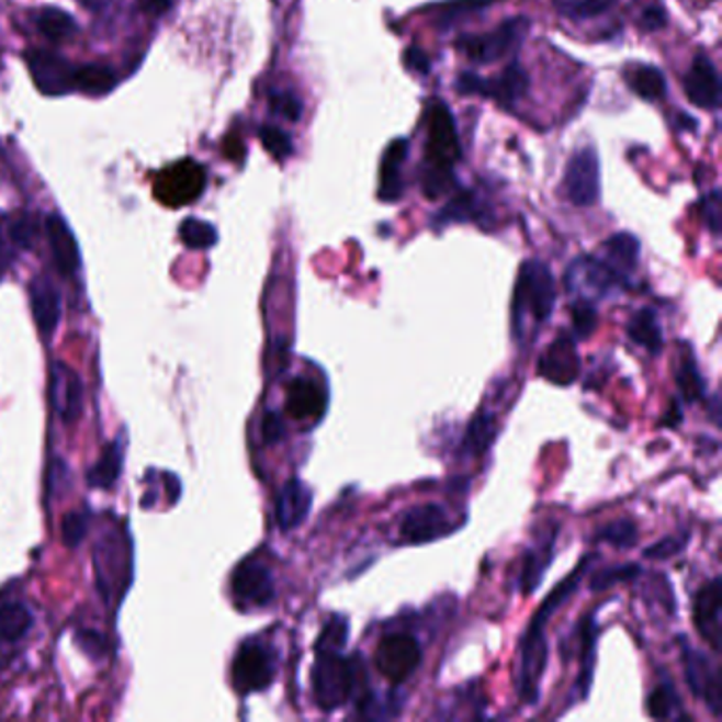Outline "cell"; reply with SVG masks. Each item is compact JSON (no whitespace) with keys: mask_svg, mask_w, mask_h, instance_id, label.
I'll return each instance as SVG.
<instances>
[{"mask_svg":"<svg viewBox=\"0 0 722 722\" xmlns=\"http://www.w3.org/2000/svg\"><path fill=\"white\" fill-rule=\"evenodd\" d=\"M585 564L583 562L576 572L568 576L544 602H542L539 612L534 614L530 628L523 633L521 638V646H519V680H517V691L523 703L534 706L541 699V685L544 669H546V659H549V646H546V638H544V628L546 621L562 608V603L571 600L583 578L585 572Z\"/></svg>","mask_w":722,"mask_h":722,"instance_id":"6da1fadb","label":"cell"},{"mask_svg":"<svg viewBox=\"0 0 722 722\" xmlns=\"http://www.w3.org/2000/svg\"><path fill=\"white\" fill-rule=\"evenodd\" d=\"M460 159V138L452 111L441 100L426 109V163L421 172L424 195L437 200L452 191L453 166Z\"/></svg>","mask_w":722,"mask_h":722,"instance_id":"7a4b0ae2","label":"cell"},{"mask_svg":"<svg viewBox=\"0 0 722 722\" xmlns=\"http://www.w3.org/2000/svg\"><path fill=\"white\" fill-rule=\"evenodd\" d=\"M555 307V280L541 261H526L517 275L512 295V325L521 339L534 327L549 320Z\"/></svg>","mask_w":722,"mask_h":722,"instance_id":"3957f363","label":"cell"},{"mask_svg":"<svg viewBox=\"0 0 722 722\" xmlns=\"http://www.w3.org/2000/svg\"><path fill=\"white\" fill-rule=\"evenodd\" d=\"M312 687L320 710L332 712L343 708L357 689L354 663L346 659L341 651H318L312 669Z\"/></svg>","mask_w":722,"mask_h":722,"instance_id":"277c9868","label":"cell"},{"mask_svg":"<svg viewBox=\"0 0 722 722\" xmlns=\"http://www.w3.org/2000/svg\"><path fill=\"white\" fill-rule=\"evenodd\" d=\"M528 29L530 24L526 18H511L485 34L460 36L455 49L475 64H492L515 52L523 43Z\"/></svg>","mask_w":722,"mask_h":722,"instance_id":"5b68a950","label":"cell"},{"mask_svg":"<svg viewBox=\"0 0 722 722\" xmlns=\"http://www.w3.org/2000/svg\"><path fill=\"white\" fill-rule=\"evenodd\" d=\"M455 90L464 95H487L496 100L500 106L511 109L519 100L526 98L530 90V77L521 61L512 60L498 77L485 79L477 72H462L455 81Z\"/></svg>","mask_w":722,"mask_h":722,"instance_id":"8992f818","label":"cell"},{"mask_svg":"<svg viewBox=\"0 0 722 722\" xmlns=\"http://www.w3.org/2000/svg\"><path fill=\"white\" fill-rule=\"evenodd\" d=\"M568 291L578 295V300L591 302L598 297H608L628 286V278L612 270L602 259L578 257L566 271Z\"/></svg>","mask_w":722,"mask_h":722,"instance_id":"52a82bcc","label":"cell"},{"mask_svg":"<svg viewBox=\"0 0 722 722\" xmlns=\"http://www.w3.org/2000/svg\"><path fill=\"white\" fill-rule=\"evenodd\" d=\"M420 663V642L411 633H388L380 640L375 667L391 685H403Z\"/></svg>","mask_w":722,"mask_h":722,"instance_id":"ba28073f","label":"cell"},{"mask_svg":"<svg viewBox=\"0 0 722 722\" xmlns=\"http://www.w3.org/2000/svg\"><path fill=\"white\" fill-rule=\"evenodd\" d=\"M562 187L566 198L578 208L594 206L600 200V159L594 147H583L572 155Z\"/></svg>","mask_w":722,"mask_h":722,"instance_id":"9c48e42d","label":"cell"},{"mask_svg":"<svg viewBox=\"0 0 722 722\" xmlns=\"http://www.w3.org/2000/svg\"><path fill=\"white\" fill-rule=\"evenodd\" d=\"M275 676V657L261 640H246L234 659V685L238 691H266Z\"/></svg>","mask_w":722,"mask_h":722,"instance_id":"30bf717a","label":"cell"},{"mask_svg":"<svg viewBox=\"0 0 722 722\" xmlns=\"http://www.w3.org/2000/svg\"><path fill=\"white\" fill-rule=\"evenodd\" d=\"M206 187V172L195 161H179L172 168H168L157 182L155 193L157 198L174 208H181L184 204L198 200Z\"/></svg>","mask_w":722,"mask_h":722,"instance_id":"8fae6325","label":"cell"},{"mask_svg":"<svg viewBox=\"0 0 722 722\" xmlns=\"http://www.w3.org/2000/svg\"><path fill=\"white\" fill-rule=\"evenodd\" d=\"M682 665L685 678L695 697L706 701V706L719 717L722 706L721 669L717 663L710 662L703 653L695 651L687 642H682Z\"/></svg>","mask_w":722,"mask_h":722,"instance_id":"7c38bea8","label":"cell"},{"mask_svg":"<svg viewBox=\"0 0 722 722\" xmlns=\"http://www.w3.org/2000/svg\"><path fill=\"white\" fill-rule=\"evenodd\" d=\"M234 598L244 606H268L275 598V583L270 566L259 557H248L234 572Z\"/></svg>","mask_w":722,"mask_h":722,"instance_id":"4fadbf2b","label":"cell"},{"mask_svg":"<svg viewBox=\"0 0 722 722\" xmlns=\"http://www.w3.org/2000/svg\"><path fill=\"white\" fill-rule=\"evenodd\" d=\"M452 530L450 515L437 503L418 505L401 517V541L409 544L435 541Z\"/></svg>","mask_w":722,"mask_h":722,"instance_id":"5bb4252c","label":"cell"},{"mask_svg":"<svg viewBox=\"0 0 722 722\" xmlns=\"http://www.w3.org/2000/svg\"><path fill=\"white\" fill-rule=\"evenodd\" d=\"M692 621L697 632L710 646L721 653L722 640V587L721 578L714 576L710 583H706L699 594L695 596L692 603Z\"/></svg>","mask_w":722,"mask_h":722,"instance_id":"9a60e30c","label":"cell"},{"mask_svg":"<svg viewBox=\"0 0 722 722\" xmlns=\"http://www.w3.org/2000/svg\"><path fill=\"white\" fill-rule=\"evenodd\" d=\"M685 93L697 109L714 111L721 106L722 81L714 61L706 54L695 56L691 68L685 75Z\"/></svg>","mask_w":722,"mask_h":722,"instance_id":"2e32d148","label":"cell"},{"mask_svg":"<svg viewBox=\"0 0 722 722\" xmlns=\"http://www.w3.org/2000/svg\"><path fill=\"white\" fill-rule=\"evenodd\" d=\"M32 81L45 95H64L75 90V68L52 52H31Z\"/></svg>","mask_w":722,"mask_h":722,"instance_id":"e0dca14e","label":"cell"},{"mask_svg":"<svg viewBox=\"0 0 722 722\" xmlns=\"http://www.w3.org/2000/svg\"><path fill=\"white\" fill-rule=\"evenodd\" d=\"M539 375L555 386H571L580 375V359L571 337H557L539 359Z\"/></svg>","mask_w":722,"mask_h":722,"instance_id":"ac0fdd59","label":"cell"},{"mask_svg":"<svg viewBox=\"0 0 722 722\" xmlns=\"http://www.w3.org/2000/svg\"><path fill=\"white\" fill-rule=\"evenodd\" d=\"M329 407V392L312 380L295 377L286 388V414L293 420H320Z\"/></svg>","mask_w":722,"mask_h":722,"instance_id":"d6986e66","label":"cell"},{"mask_svg":"<svg viewBox=\"0 0 722 722\" xmlns=\"http://www.w3.org/2000/svg\"><path fill=\"white\" fill-rule=\"evenodd\" d=\"M52 405L64 421H75L83 409V384L75 369L64 362L52 366Z\"/></svg>","mask_w":722,"mask_h":722,"instance_id":"ffe728a7","label":"cell"},{"mask_svg":"<svg viewBox=\"0 0 722 722\" xmlns=\"http://www.w3.org/2000/svg\"><path fill=\"white\" fill-rule=\"evenodd\" d=\"M312 498H314V494L305 483L300 480L286 482L282 492L278 494V503H275V519H278L280 530L291 532V530L300 528L309 515Z\"/></svg>","mask_w":722,"mask_h":722,"instance_id":"44dd1931","label":"cell"},{"mask_svg":"<svg viewBox=\"0 0 722 722\" xmlns=\"http://www.w3.org/2000/svg\"><path fill=\"white\" fill-rule=\"evenodd\" d=\"M31 305L38 331L43 335L56 331L61 314L60 293L47 275H38L32 280Z\"/></svg>","mask_w":722,"mask_h":722,"instance_id":"7402d4cb","label":"cell"},{"mask_svg":"<svg viewBox=\"0 0 722 722\" xmlns=\"http://www.w3.org/2000/svg\"><path fill=\"white\" fill-rule=\"evenodd\" d=\"M45 232L58 270L64 275H72L81 266V252L68 223L60 214H49L45 221Z\"/></svg>","mask_w":722,"mask_h":722,"instance_id":"603a6c76","label":"cell"},{"mask_svg":"<svg viewBox=\"0 0 722 722\" xmlns=\"http://www.w3.org/2000/svg\"><path fill=\"white\" fill-rule=\"evenodd\" d=\"M409 153V143L405 138H396L384 151L380 163V200L386 204H394L403 198V163Z\"/></svg>","mask_w":722,"mask_h":722,"instance_id":"cb8c5ba5","label":"cell"},{"mask_svg":"<svg viewBox=\"0 0 722 722\" xmlns=\"http://www.w3.org/2000/svg\"><path fill=\"white\" fill-rule=\"evenodd\" d=\"M555 539H557V528H553V532L546 534L544 541L537 542V546H532L526 557H523V566H521V591L523 596L534 594L541 587L544 572L549 568V564L553 562V551H555Z\"/></svg>","mask_w":722,"mask_h":722,"instance_id":"d4e9b609","label":"cell"},{"mask_svg":"<svg viewBox=\"0 0 722 722\" xmlns=\"http://www.w3.org/2000/svg\"><path fill=\"white\" fill-rule=\"evenodd\" d=\"M602 248V261H606L617 273H621L623 278H628L638 268L640 240L633 234H628V232L614 234L603 241Z\"/></svg>","mask_w":722,"mask_h":722,"instance_id":"484cf974","label":"cell"},{"mask_svg":"<svg viewBox=\"0 0 722 722\" xmlns=\"http://www.w3.org/2000/svg\"><path fill=\"white\" fill-rule=\"evenodd\" d=\"M628 88L642 100L657 102L667 93V81L662 70L651 64H633L625 70Z\"/></svg>","mask_w":722,"mask_h":722,"instance_id":"4316f807","label":"cell"},{"mask_svg":"<svg viewBox=\"0 0 722 722\" xmlns=\"http://www.w3.org/2000/svg\"><path fill=\"white\" fill-rule=\"evenodd\" d=\"M628 335L638 346L646 348L651 354H659L663 348V329L659 316L653 307H642L628 323Z\"/></svg>","mask_w":722,"mask_h":722,"instance_id":"83f0119b","label":"cell"},{"mask_svg":"<svg viewBox=\"0 0 722 722\" xmlns=\"http://www.w3.org/2000/svg\"><path fill=\"white\" fill-rule=\"evenodd\" d=\"M580 659H583V665H580V674H578V680H576V689H578V697L585 699L589 695V689H591V682H594V665H596V640H598V628H596V619L594 614L585 617L583 619V628H580Z\"/></svg>","mask_w":722,"mask_h":722,"instance_id":"f1b7e54d","label":"cell"},{"mask_svg":"<svg viewBox=\"0 0 722 722\" xmlns=\"http://www.w3.org/2000/svg\"><path fill=\"white\" fill-rule=\"evenodd\" d=\"M31 608L20 600H2L0 602V640L18 642L31 632Z\"/></svg>","mask_w":722,"mask_h":722,"instance_id":"f546056e","label":"cell"},{"mask_svg":"<svg viewBox=\"0 0 722 722\" xmlns=\"http://www.w3.org/2000/svg\"><path fill=\"white\" fill-rule=\"evenodd\" d=\"M117 86V77L109 66L88 64L75 70V88L90 95H104Z\"/></svg>","mask_w":722,"mask_h":722,"instance_id":"4dcf8cb0","label":"cell"},{"mask_svg":"<svg viewBox=\"0 0 722 722\" xmlns=\"http://www.w3.org/2000/svg\"><path fill=\"white\" fill-rule=\"evenodd\" d=\"M496 432H498V428H496L494 416L487 414V411H480L471 421L469 430H466L462 450L466 453H473V455H482L496 441Z\"/></svg>","mask_w":722,"mask_h":722,"instance_id":"1f68e13d","label":"cell"},{"mask_svg":"<svg viewBox=\"0 0 722 722\" xmlns=\"http://www.w3.org/2000/svg\"><path fill=\"white\" fill-rule=\"evenodd\" d=\"M487 7H489V0H452L437 9L432 22L437 29L450 31L455 24L464 22L466 18L483 13Z\"/></svg>","mask_w":722,"mask_h":722,"instance_id":"d6a6232c","label":"cell"},{"mask_svg":"<svg viewBox=\"0 0 722 722\" xmlns=\"http://www.w3.org/2000/svg\"><path fill=\"white\" fill-rule=\"evenodd\" d=\"M36 26L49 41H56V43L72 38V34L77 32V24H75L72 15H68L66 11L56 9V7L41 9L36 15Z\"/></svg>","mask_w":722,"mask_h":722,"instance_id":"836d02e7","label":"cell"},{"mask_svg":"<svg viewBox=\"0 0 722 722\" xmlns=\"http://www.w3.org/2000/svg\"><path fill=\"white\" fill-rule=\"evenodd\" d=\"M121 462H123V458H121L120 443L113 441L104 448L100 460L93 464V469L88 475L91 487H104V489L113 487V483L117 482V477H120Z\"/></svg>","mask_w":722,"mask_h":722,"instance_id":"e575fe53","label":"cell"},{"mask_svg":"<svg viewBox=\"0 0 722 722\" xmlns=\"http://www.w3.org/2000/svg\"><path fill=\"white\" fill-rule=\"evenodd\" d=\"M614 2L617 0H551L553 9L560 15L571 18L574 22L600 18V15L608 13L614 7Z\"/></svg>","mask_w":722,"mask_h":722,"instance_id":"d590c367","label":"cell"},{"mask_svg":"<svg viewBox=\"0 0 722 722\" xmlns=\"http://www.w3.org/2000/svg\"><path fill=\"white\" fill-rule=\"evenodd\" d=\"M676 384H678V391L685 396V401L689 403H695L703 396L706 392V382L697 369V362L692 359L691 350H685L682 352V361H680V366L676 369Z\"/></svg>","mask_w":722,"mask_h":722,"instance_id":"8d00e7d4","label":"cell"},{"mask_svg":"<svg viewBox=\"0 0 722 722\" xmlns=\"http://www.w3.org/2000/svg\"><path fill=\"white\" fill-rule=\"evenodd\" d=\"M458 221H483L482 204L469 191L453 198L452 202L437 216V223H443V225L458 223Z\"/></svg>","mask_w":722,"mask_h":722,"instance_id":"74e56055","label":"cell"},{"mask_svg":"<svg viewBox=\"0 0 722 722\" xmlns=\"http://www.w3.org/2000/svg\"><path fill=\"white\" fill-rule=\"evenodd\" d=\"M646 708L653 719H659V721L672 719L676 714V710L680 708V699H678L674 685L669 680H662L651 692Z\"/></svg>","mask_w":722,"mask_h":722,"instance_id":"f35d334b","label":"cell"},{"mask_svg":"<svg viewBox=\"0 0 722 722\" xmlns=\"http://www.w3.org/2000/svg\"><path fill=\"white\" fill-rule=\"evenodd\" d=\"M181 240L184 246L193 250H202V248H211L218 241V232L206 221L184 218L181 225Z\"/></svg>","mask_w":722,"mask_h":722,"instance_id":"ab89813d","label":"cell"},{"mask_svg":"<svg viewBox=\"0 0 722 722\" xmlns=\"http://www.w3.org/2000/svg\"><path fill=\"white\" fill-rule=\"evenodd\" d=\"M598 539L614 549H630L638 542V526L630 519H617L603 526L598 532Z\"/></svg>","mask_w":722,"mask_h":722,"instance_id":"60d3db41","label":"cell"},{"mask_svg":"<svg viewBox=\"0 0 722 722\" xmlns=\"http://www.w3.org/2000/svg\"><path fill=\"white\" fill-rule=\"evenodd\" d=\"M348 635H350V625L343 617H332L331 621L325 625V630L320 633L318 642H316V653L318 651H343L348 644Z\"/></svg>","mask_w":722,"mask_h":722,"instance_id":"b9f144b4","label":"cell"},{"mask_svg":"<svg viewBox=\"0 0 722 722\" xmlns=\"http://www.w3.org/2000/svg\"><path fill=\"white\" fill-rule=\"evenodd\" d=\"M640 574V566L638 564H621V566H612L602 572H596L591 576V589L594 591H602V589H610L617 583H628L633 580Z\"/></svg>","mask_w":722,"mask_h":722,"instance_id":"7bdbcfd3","label":"cell"},{"mask_svg":"<svg viewBox=\"0 0 722 722\" xmlns=\"http://www.w3.org/2000/svg\"><path fill=\"white\" fill-rule=\"evenodd\" d=\"M572 327H574V335L585 339L591 332L596 331L598 327V309L594 307V303L585 302V300H576L572 305Z\"/></svg>","mask_w":722,"mask_h":722,"instance_id":"ee69618b","label":"cell"},{"mask_svg":"<svg viewBox=\"0 0 722 722\" xmlns=\"http://www.w3.org/2000/svg\"><path fill=\"white\" fill-rule=\"evenodd\" d=\"M259 138L263 143V147L275 157V159H286L293 153V143L289 138L286 132H282L275 125H263L259 129Z\"/></svg>","mask_w":722,"mask_h":722,"instance_id":"f6af8a7d","label":"cell"},{"mask_svg":"<svg viewBox=\"0 0 722 722\" xmlns=\"http://www.w3.org/2000/svg\"><path fill=\"white\" fill-rule=\"evenodd\" d=\"M88 523H90V515L86 511L68 512L64 517L61 523V537L66 546H79L86 534H88Z\"/></svg>","mask_w":722,"mask_h":722,"instance_id":"bcb514c9","label":"cell"},{"mask_svg":"<svg viewBox=\"0 0 722 722\" xmlns=\"http://www.w3.org/2000/svg\"><path fill=\"white\" fill-rule=\"evenodd\" d=\"M271 111L278 115V117H284V120L300 121L303 115V104L302 100L291 93V91H278V93H271L270 98Z\"/></svg>","mask_w":722,"mask_h":722,"instance_id":"7dc6e473","label":"cell"},{"mask_svg":"<svg viewBox=\"0 0 722 722\" xmlns=\"http://www.w3.org/2000/svg\"><path fill=\"white\" fill-rule=\"evenodd\" d=\"M701 214L706 225L714 236L721 234L722 225V193L721 189H712L703 200H701Z\"/></svg>","mask_w":722,"mask_h":722,"instance_id":"c3c4849f","label":"cell"},{"mask_svg":"<svg viewBox=\"0 0 722 722\" xmlns=\"http://www.w3.org/2000/svg\"><path fill=\"white\" fill-rule=\"evenodd\" d=\"M687 537H665L662 541L646 546L644 555L651 560H667L672 555H678L687 546Z\"/></svg>","mask_w":722,"mask_h":722,"instance_id":"681fc988","label":"cell"},{"mask_svg":"<svg viewBox=\"0 0 722 722\" xmlns=\"http://www.w3.org/2000/svg\"><path fill=\"white\" fill-rule=\"evenodd\" d=\"M9 236L20 248H31L32 240H34V223H32L31 216H26V214L18 216L9 227Z\"/></svg>","mask_w":722,"mask_h":722,"instance_id":"f907efd6","label":"cell"},{"mask_svg":"<svg viewBox=\"0 0 722 722\" xmlns=\"http://www.w3.org/2000/svg\"><path fill=\"white\" fill-rule=\"evenodd\" d=\"M640 29L644 32H657L667 26V13L662 4H651L640 15Z\"/></svg>","mask_w":722,"mask_h":722,"instance_id":"816d5d0a","label":"cell"},{"mask_svg":"<svg viewBox=\"0 0 722 722\" xmlns=\"http://www.w3.org/2000/svg\"><path fill=\"white\" fill-rule=\"evenodd\" d=\"M284 437V424L275 411H268L263 418V441L268 445H275Z\"/></svg>","mask_w":722,"mask_h":722,"instance_id":"f5cc1de1","label":"cell"},{"mask_svg":"<svg viewBox=\"0 0 722 722\" xmlns=\"http://www.w3.org/2000/svg\"><path fill=\"white\" fill-rule=\"evenodd\" d=\"M405 66L420 72V75H428L430 72V60L428 56L421 52V49H416V47H409L405 52Z\"/></svg>","mask_w":722,"mask_h":722,"instance_id":"db71d44e","label":"cell"},{"mask_svg":"<svg viewBox=\"0 0 722 722\" xmlns=\"http://www.w3.org/2000/svg\"><path fill=\"white\" fill-rule=\"evenodd\" d=\"M138 4L149 15H163L172 7V0H138Z\"/></svg>","mask_w":722,"mask_h":722,"instance_id":"11a10c76","label":"cell"},{"mask_svg":"<svg viewBox=\"0 0 722 722\" xmlns=\"http://www.w3.org/2000/svg\"><path fill=\"white\" fill-rule=\"evenodd\" d=\"M77 642L88 651V653H91L93 655V644H98V646H104V642H102V635L100 633H93V632H79L77 633Z\"/></svg>","mask_w":722,"mask_h":722,"instance_id":"9f6ffc18","label":"cell"},{"mask_svg":"<svg viewBox=\"0 0 722 722\" xmlns=\"http://www.w3.org/2000/svg\"><path fill=\"white\" fill-rule=\"evenodd\" d=\"M678 125H680L682 129H695V127H697L695 120L689 117V115H685V113H678Z\"/></svg>","mask_w":722,"mask_h":722,"instance_id":"6f0895ef","label":"cell"},{"mask_svg":"<svg viewBox=\"0 0 722 722\" xmlns=\"http://www.w3.org/2000/svg\"><path fill=\"white\" fill-rule=\"evenodd\" d=\"M0 273H2V261H0Z\"/></svg>","mask_w":722,"mask_h":722,"instance_id":"680465c9","label":"cell"}]
</instances>
